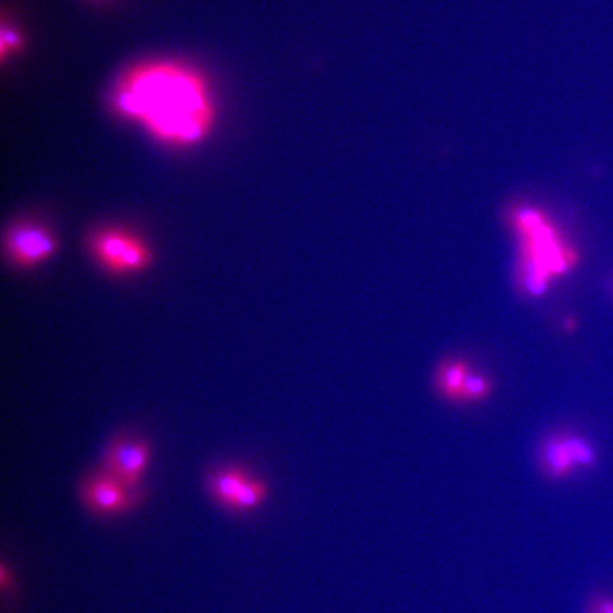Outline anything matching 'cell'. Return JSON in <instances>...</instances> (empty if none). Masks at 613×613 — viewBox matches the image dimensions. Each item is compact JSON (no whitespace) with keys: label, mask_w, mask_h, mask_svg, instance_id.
Listing matches in <instances>:
<instances>
[{"label":"cell","mask_w":613,"mask_h":613,"mask_svg":"<svg viewBox=\"0 0 613 613\" xmlns=\"http://www.w3.org/2000/svg\"><path fill=\"white\" fill-rule=\"evenodd\" d=\"M585 613H613V596L597 592L588 598Z\"/></svg>","instance_id":"cell-11"},{"label":"cell","mask_w":613,"mask_h":613,"mask_svg":"<svg viewBox=\"0 0 613 613\" xmlns=\"http://www.w3.org/2000/svg\"><path fill=\"white\" fill-rule=\"evenodd\" d=\"M21 46V39L18 35L11 29L2 31V58L7 59L8 55H12L17 52Z\"/></svg>","instance_id":"cell-12"},{"label":"cell","mask_w":613,"mask_h":613,"mask_svg":"<svg viewBox=\"0 0 613 613\" xmlns=\"http://www.w3.org/2000/svg\"><path fill=\"white\" fill-rule=\"evenodd\" d=\"M576 328H577V321L575 320V318L574 317L567 318V320L565 322V330L569 333H573V332L576 331Z\"/></svg>","instance_id":"cell-13"},{"label":"cell","mask_w":613,"mask_h":613,"mask_svg":"<svg viewBox=\"0 0 613 613\" xmlns=\"http://www.w3.org/2000/svg\"><path fill=\"white\" fill-rule=\"evenodd\" d=\"M470 373L469 363L462 359L445 361L437 368L436 388L446 399L460 403L463 383Z\"/></svg>","instance_id":"cell-7"},{"label":"cell","mask_w":613,"mask_h":613,"mask_svg":"<svg viewBox=\"0 0 613 613\" xmlns=\"http://www.w3.org/2000/svg\"><path fill=\"white\" fill-rule=\"evenodd\" d=\"M93 255L114 274L142 271L153 260V254L140 238L128 231L111 229L97 234L92 241Z\"/></svg>","instance_id":"cell-2"},{"label":"cell","mask_w":613,"mask_h":613,"mask_svg":"<svg viewBox=\"0 0 613 613\" xmlns=\"http://www.w3.org/2000/svg\"><path fill=\"white\" fill-rule=\"evenodd\" d=\"M494 385L484 375L470 373L463 383L460 403L481 401L487 398L493 392Z\"/></svg>","instance_id":"cell-10"},{"label":"cell","mask_w":613,"mask_h":613,"mask_svg":"<svg viewBox=\"0 0 613 613\" xmlns=\"http://www.w3.org/2000/svg\"><path fill=\"white\" fill-rule=\"evenodd\" d=\"M113 106L155 139L178 146L204 141L216 119L205 78L170 61L145 62L129 69L114 91Z\"/></svg>","instance_id":"cell-1"},{"label":"cell","mask_w":613,"mask_h":613,"mask_svg":"<svg viewBox=\"0 0 613 613\" xmlns=\"http://www.w3.org/2000/svg\"><path fill=\"white\" fill-rule=\"evenodd\" d=\"M267 494L265 482L250 478L240 489L232 508L241 511L253 510L264 502Z\"/></svg>","instance_id":"cell-9"},{"label":"cell","mask_w":613,"mask_h":613,"mask_svg":"<svg viewBox=\"0 0 613 613\" xmlns=\"http://www.w3.org/2000/svg\"><path fill=\"white\" fill-rule=\"evenodd\" d=\"M5 247L16 265L34 267L55 254L58 241L51 231L39 225L22 224L8 232Z\"/></svg>","instance_id":"cell-4"},{"label":"cell","mask_w":613,"mask_h":613,"mask_svg":"<svg viewBox=\"0 0 613 613\" xmlns=\"http://www.w3.org/2000/svg\"><path fill=\"white\" fill-rule=\"evenodd\" d=\"M86 496L88 502L102 512H117L129 505L128 489L108 474L90 482Z\"/></svg>","instance_id":"cell-6"},{"label":"cell","mask_w":613,"mask_h":613,"mask_svg":"<svg viewBox=\"0 0 613 613\" xmlns=\"http://www.w3.org/2000/svg\"><path fill=\"white\" fill-rule=\"evenodd\" d=\"M251 477L240 469H231L219 473L213 482V493L219 502L232 508L242 486Z\"/></svg>","instance_id":"cell-8"},{"label":"cell","mask_w":613,"mask_h":613,"mask_svg":"<svg viewBox=\"0 0 613 613\" xmlns=\"http://www.w3.org/2000/svg\"><path fill=\"white\" fill-rule=\"evenodd\" d=\"M544 470L554 480L566 478L578 468H592L597 461L593 447L574 435L549 438L541 451Z\"/></svg>","instance_id":"cell-3"},{"label":"cell","mask_w":613,"mask_h":613,"mask_svg":"<svg viewBox=\"0 0 613 613\" xmlns=\"http://www.w3.org/2000/svg\"><path fill=\"white\" fill-rule=\"evenodd\" d=\"M150 457V447L143 443H117L106 456L108 475L127 489L133 488L140 482Z\"/></svg>","instance_id":"cell-5"}]
</instances>
